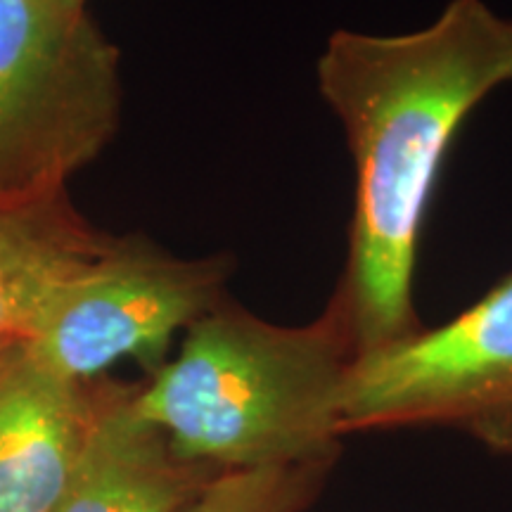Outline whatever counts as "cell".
I'll return each mask as SVG.
<instances>
[{"label":"cell","instance_id":"1","mask_svg":"<svg viewBox=\"0 0 512 512\" xmlns=\"http://www.w3.org/2000/svg\"><path fill=\"white\" fill-rule=\"evenodd\" d=\"M316 74L354 159L349 249L330 304L366 356L425 328L415 278L427 211L460 128L512 83V17L451 0L415 31L337 29Z\"/></svg>","mask_w":512,"mask_h":512},{"label":"cell","instance_id":"2","mask_svg":"<svg viewBox=\"0 0 512 512\" xmlns=\"http://www.w3.org/2000/svg\"><path fill=\"white\" fill-rule=\"evenodd\" d=\"M328 302L309 325H275L226 297L185 330L181 351L136 392L178 458L214 472L335 465L356 361Z\"/></svg>","mask_w":512,"mask_h":512},{"label":"cell","instance_id":"3","mask_svg":"<svg viewBox=\"0 0 512 512\" xmlns=\"http://www.w3.org/2000/svg\"><path fill=\"white\" fill-rule=\"evenodd\" d=\"M119 50L86 10L0 0V204L60 195L119 126Z\"/></svg>","mask_w":512,"mask_h":512},{"label":"cell","instance_id":"4","mask_svg":"<svg viewBox=\"0 0 512 512\" xmlns=\"http://www.w3.org/2000/svg\"><path fill=\"white\" fill-rule=\"evenodd\" d=\"M448 427L512 453V273L439 328L358 356L342 432Z\"/></svg>","mask_w":512,"mask_h":512},{"label":"cell","instance_id":"5","mask_svg":"<svg viewBox=\"0 0 512 512\" xmlns=\"http://www.w3.org/2000/svg\"><path fill=\"white\" fill-rule=\"evenodd\" d=\"M233 266L230 254L181 259L119 240L62 294L24 347L74 382H93L124 358L155 375L176 332L226 299Z\"/></svg>","mask_w":512,"mask_h":512},{"label":"cell","instance_id":"6","mask_svg":"<svg viewBox=\"0 0 512 512\" xmlns=\"http://www.w3.org/2000/svg\"><path fill=\"white\" fill-rule=\"evenodd\" d=\"M100 387L74 382L17 344L0 363V512H53L98 418Z\"/></svg>","mask_w":512,"mask_h":512},{"label":"cell","instance_id":"7","mask_svg":"<svg viewBox=\"0 0 512 512\" xmlns=\"http://www.w3.org/2000/svg\"><path fill=\"white\" fill-rule=\"evenodd\" d=\"M138 387L100 384L79 470L53 512H185L221 472L178 458L136 406Z\"/></svg>","mask_w":512,"mask_h":512},{"label":"cell","instance_id":"8","mask_svg":"<svg viewBox=\"0 0 512 512\" xmlns=\"http://www.w3.org/2000/svg\"><path fill=\"white\" fill-rule=\"evenodd\" d=\"M67 195L0 204V337L29 342L50 309L117 247Z\"/></svg>","mask_w":512,"mask_h":512},{"label":"cell","instance_id":"9","mask_svg":"<svg viewBox=\"0 0 512 512\" xmlns=\"http://www.w3.org/2000/svg\"><path fill=\"white\" fill-rule=\"evenodd\" d=\"M335 465L221 472L185 512H302Z\"/></svg>","mask_w":512,"mask_h":512},{"label":"cell","instance_id":"10","mask_svg":"<svg viewBox=\"0 0 512 512\" xmlns=\"http://www.w3.org/2000/svg\"><path fill=\"white\" fill-rule=\"evenodd\" d=\"M17 344H22V342H12V339H8V337H0V363L8 358V354L17 347Z\"/></svg>","mask_w":512,"mask_h":512},{"label":"cell","instance_id":"11","mask_svg":"<svg viewBox=\"0 0 512 512\" xmlns=\"http://www.w3.org/2000/svg\"><path fill=\"white\" fill-rule=\"evenodd\" d=\"M64 5H69V8L74 10H86V0H62Z\"/></svg>","mask_w":512,"mask_h":512}]
</instances>
